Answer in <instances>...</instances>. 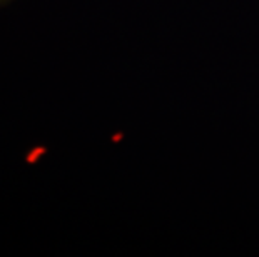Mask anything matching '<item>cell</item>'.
<instances>
[{
	"mask_svg": "<svg viewBox=\"0 0 259 257\" xmlns=\"http://www.w3.org/2000/svg\"><path fill=\"white\" fill-rule=\"evenodd\" d=\"M7 2H10V0H0V5H2V4H7Z\"/></svg>",
	"mask_w": 259,
	"mask_h": 257,
	"instance_id": "cell-1",
	"label": "cell"
}]
</instances>
